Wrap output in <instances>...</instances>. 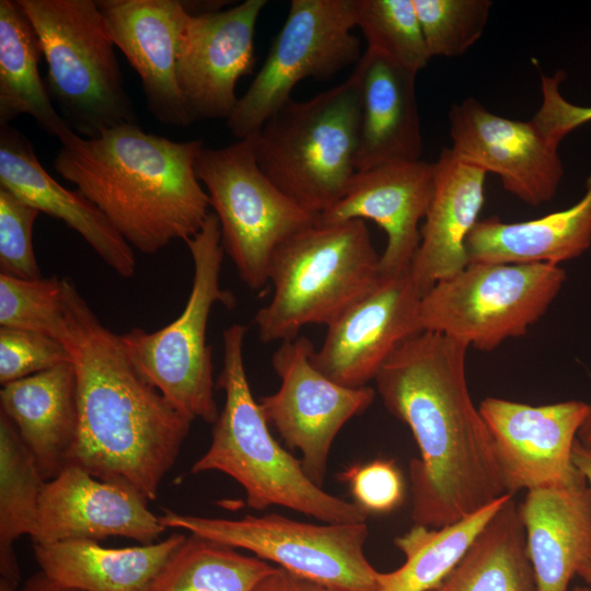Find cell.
<instances>
[{
    "label": "cell",
    "mask_w": 591,
    "mask_h": 591,
    "mask_svg": "<svg viewBox=\"0 0 591 591\" xmlns=\"http://www.w3.org/2000/svg\"><path fill=\"white\" fill-rule=\"evenodd\" d=\"M467 350L422 331L404 340L374 379L384 406L409 427L419 450L409 463L415 524L449 525L509 495L491 434L470 396Z\"/></svg>",
    "instance_id": "1"
},
{
    "label": "cell",
    "mask_w": 591,
    "mask_h": 591,
    "mask_svg": "<svg viewBox=\"0 0 591 591\" xmlns=\"http://www.w3.org/2000/svg\"><path fill=\"white\" fill-rule=\"evenodd\" d=\"M55 337L70 354L78 384V431L67 465L154 500L193 420L139 372L120 336L68 278Z\"/></svg>",
    "instance_id": "2"
},
{
    "label": "cell",
    "mask_w": 591,
    "mask_h": 591,
    "mask_svg": "<svg viewBox=\"0 0 591 591\" xmlns=\"http://www.w3.org/2000/svg\"><path fill=\"white\" fill-rule=\"evenodd\" d=\"M201 140L173 141L125 125L60 142L57 173L140 253L154 254L202 227L210 200L196 174Z\"/></svg>",
    "instance_id": "3"
},
{
    "label": "cell",
    "mask_w": 591,
    "mask_h": 591,
    "mask_svg": "<svg viewBox=\"0 0 591 591\" xmlns=\"http://www.w3.org/2000/svg\"><path fill=\"white\" fill-rule=\"evenodd\" d=\"M247 327L232 324L223 331L222 369L216 387L225 402L213 424L212 440L190 473H224L245 490L248 507L263 510L273 505L289 508L323 523L366 522L368 513L356 502L326 493L304 473L271 436L259 403L253 397L244 366Z\"/></svg>",
    "instance_id": "4"
},
{
    "label": "cell",
    "mask_w": 591,
    "mask_h": 591,
    "mask_svg": "<svg viewBox=\"0 0 591 591\" xmlns=\"http://www.w3.org/2000/svg\"><path fill=\"white\" fill-rule=\"evenodd\" d=\"M380 257L362 220L314 222L292 234L271 257L274 293L254 317L259 339L283 341L305 325L328 326L379 283Z\"/></svg>",
    "instance_id": "5"
},
{
    "label": "cell",
    "mask_w": 591,
    "mask_h": 591,
    "mask_svg": "<svg viewBox=\"0 0 591 591\" xmlns=\"http://www.w3.org/2000/svg\"><path fill=\"white\" fill-rule=\"evenodd\" d=\"M361 102L356 79L305 101L289 100L254 134L259 169L291 200L317 217L356 174Z\"/></svg>",
    "instance_id": "6"
},
{
    "label": "cell",
    "mask_w": 591,
    "mask_h": 591,
    "mask_svg": "<svg viewBox=\"0 0 591 591\" xmlns=\"http://www.w3.org/2000/svg\"><path fill=\"white\" fill-rule=\"evenodd\" d=\"M47 63L46 86L77 135L94 138L138 115L96 0H18Z\"/></svg>",
    "instance_id": "7"
},
{
    "label": "cell",
    "mask_w": 591,
    "mask_h": 591,
    "mask_svg": "<svg viewBox=\"0 0 591 591\" xmlns=\"http://www.w3.org/2000/svg\"><path fill=\"white\" fill-rule=\"evenodd\" d=\"M194 263L192 290L181 315L155 332L140 327L119 335L139 372L178 412L215 424L219 410L215 398L212 348L207 326L212 306L232 309L234 294L220 287L223 259L217 216L209 212L200 230L185 241Z\"/></svg>",
    "instance_id": "8"
},
{
    "label": "cell",
    "mask_w": 591,
    "mask_h": 591,
    "mask_svg": "<svg viewBox=\"0 0 591 591\" xmlns=\"http://www.w3.org/2000/svg\"><path fill=\"white\" fill-rule=\"evenodd\" d=\"M566 279L552 264H468L421 297L420 327L490 351L525 335Z\"/></svg>",
    "instance_id": "9"
},
{
    "label": "cell",
    "mask_w": 591,
    "mask_h": 591,
    "mask_svg": "<svg viewBox=\"0 0 591 591\" xmlns=\"http://www.w3.org/2000/svg\"><path fill=\"white\" fill-rule=\"evenodd\" d=\"M196 174L218 218L221 245L251 289L269 280L271 257L316 217L283 194L259 169L254 135L219 149L202 148Z\"/></svg>",
    "instance_id": "10"
},
{
    "label": "cell",
    "mask_w": 591,
    "mask_h": 591,
    "mask_svg": "<svg viewBox=\"0 0 591 591\" xmlns=\"http://www.w3.org/2000/svg\"><path fill=\"white\" fill-rule=\"evenodd\" d=\"M167 529L187 531L256 557L335 591H380V576L364 555L366 522L313 524L280 514L240 520L205 518L165 509Z\"/></svg>",
    "instance_id": "11"
},
{
    "label": "cell",
    "mask_w": 591,
    "mask_h": 591,
    "mask_svg": "<svg viewBox=\"0 0 591 591\" xmlns=\"http://www.w3.org/2000/svg\"><path fill=\"white\" fill-rule=\"evenodd\" d=\"M356 26V0H292L262 69L227 120L231 134L237 140L256 134L301 80L329 79L357 63Z\"/></svg>",
    "instance_id": "12"
},
{
    "label": "cell",
    "mask_w": 591,
    "mask_h": 591,
    "mask_svg": "<svg viewBox=\"0 0 591 591\" xmlns=\"http://www.w3.org/2000/svg\"><path fill=\"white\" fill-rule=\"evenodd\" d=\"M314 350L305 336L281 341L271 358L280 387L258 403L288 447L302 453L308 477L322 487L334 439L372 404L375 392L369 385L347 387L324 375L311 362Z\"/></svg>",
    "instance_id": "13"
},
{
    "label": "cell",
    "mask_w": 591,
    "mask_h": 591,
    "mask_svg": "<svg viewBox=\"0 0 591 591\" xmlns=\"http://www.w3.org/2000/svg\"><path fill=\"white\" fill-rule=\"evenodd\" d=\"M588 405L571 399L533 406L499 397L480 403L478 409L491 434L507 494L584 479L571 453Z\"/></svg>",
    "instance_id": "14"
},
{
    "label": "cell",
    "mask_w": 591,
    "mask_h": 591,
    "mask_svg": "<svg viewBox=\"0 0 591 591\" xmlns=\"http://www.w3.org/2000/svg\"><path fill=\"white\" fill-rule=\"evenodd\" d=\"M266 3L245 0L228 10L188 14L176 76L192 124L232 115L239 101L236 83L255 63V26Z\"/></svg>",
    "instance_id": "15"
},
{
    "label": "cell",
    "mask_w": 591,
    "mask_h": 591,
    "mask_svg": "<svg viewBox=\"0 0 591 591\" xmlns=\"http://www.w3.org/2000/svg\"><path fill=\"white\" fill-rule=\"evenodd\" d=\"M451 150L461 160L499 176L503 188L536 207L551 201L564 176L559 144L528 121L494 114L468 97L449 112Z\"/></svg>",
    "instance_id": "16"
},
{
    "label": "cell",
    "mask_w": 591,
    "mask_h": 591,
    "mask_svg": "<svg viewBox=\"0 0 591 591\" xmlns=\"http://www.w3.org/2000/svg\"><path fill=\"white\" fill-rule=\"evenodd\" d=\"M421 297L409 273L382 276L373 290L327 326L312 364L340 385L368 386L394 350L422 332Z\"/></svg>",
    "instance_id": "17"
},
{
    "label": "cell",
    "mask_w": 591,
    "mask_h": 591,
    "mask_svg": "<svg viewBox=\"0 0 591 591\" xmlns=\"http://www.w3.org/2000/svg\"><path fill=\"white\" fill-rule=\"evenodd\" d=\"M148 502L127 485L102 480L79 466L67 465L45 483L31 538L39 544L121 536L151 544L166 529Z\"/></svg>",
    "instance_id": "18"
},
{
    "label": "cell",
    "mask_w": 591,
    "mask_h": 591,
    "mask_svg": "<svg viewBox=\"0 0 591 591\" xmlns=\"http://www.w3.org/2000/svg\"><path fill=\"white\" fill-rule=\"evenodd\" d=\"M433 183V163H386L356 172L343 196L316 217L317 223L371 220L387 236L380 257L381 275L409 273L420 243L424 220Z\"/></svg>",
    "instance_id": "19"
},
{
    "label": "cell",
    "mask_w": 591,
    "mask_h": 591,
    "mask_svg": "<svg viewBox=\"0 0 591 591\" xmlns=\"http://www.w3.org/2000/svg\"><path fill=\"white\" fill-rule=\"evenodd\" d=\"M108 34L140 77L150 114L160 123L192 125L176 76L188 16L179 0H96Z\"/></svg>",
    "instance_id": "20"
},
{
    "label": "cell",
    "mask_w": 591,
    "mask_h": 591,
    "mask_svg": "<svg viewBox=\"0 0 591 591\" xmlns=\"http://www.w3.org/2000/svg\"><path fill=\"white\" fill-rule=\"evenodd\" d=\"M0 186L78 232L123 278L135 275L132 246L79 189L60 185L38 161L33 144L18 129L0 125Z\"/></svg>",
    "instance_id": "21"
},
{
    "label": "cell",
    "mask_w": 591,
    "mask_h": 591,
    "mask_svg": "<svg viewBox=\"0 0 591 591\" xmlns=\"http://www.w3.org/2000/svg\"><path fill=\"white\" fill-rule=\"evenodd\" d=\"M486 175L450 148L433 162L432 192L409 269L421 296L468 265L466 241L484 205Z\"/></svg>",
    "instance_id": "22"
},
{
    "label": "cell",
    "mask_w": 591,
    "mask_h": 591,
    "mask_svg": "<svg viewBox=\"0 0 591 591\" xmlns=\"http://www.w3.org/2000/svg\"><path fill=\"white\" fill-rule=\"evenodd\" d=\"M535 591H569L591 578V489L586 479L526 493L518 506Z\"/></svg>",
    "instance_id": "23"
},
{
    "label": "cell",
    "mask_w": 591,
    "mask_h": 591,
    "mask_svg": "<svg viewBox=\"0 0 591 591\" xmlns=\"http://www.w3.org/2000/svg\"><path fill=\"white\" fill-rule=\"evenodd\" d=\"M351 76L361 102L356 171L395 162H414L422 153L415 81L408 70L367 48Z\"/></svg>",
    "instance_id": "24"
},
{
    "label": "cell",
    "mask_w": 591,
    "mask_h": 591,
    "mask_svg": "<svg viewBox=\"0 0 591 591\" xmlns=\"http://www.w3.org/2000/svg\"><path fill=\"white\" fill-rule=\"evenodd\" d=\"M2 412L46 482L67 465L78 431V384L71 361L2 385Z\"/></svg>",
    "instance_id": "25"
},
{
    "label": "cell",
    "mask_w": 591,
    "mask_h": 591,
    "mask_svg": "<svg viewBox=\"0 0 591 591\" xmlns=\"http://www.w3.org/2000/svg\"><path fill=\"white\" fill-rule=\"evenodd\" d=\"M591 246V174L575 205L537 219L478 220L466 241L468 264H559Z\"/></svg>",
    "instance_id": "26"
},
{
    "label": "cell",
    "mask_w": 591,
    "mask_h": 591,
    "mask_svg": "<svg viewBox=\"0 0 591 591\" xmlns=\"http://www.w3.org/2000/svg\"><path fill=\"white\" fill-rule=\"evenodd\" d=\"M185 534L139 546L108 548L91 540L33 544L35 559L51 581L79 591H143Z\"/></svg>",
    "instance_id": "27"
},
{
    "label": "cell",
    "mask_w": 591,
    "mask_h": 591,
    "mask_svg": "<svg viewBox=\"0 0 591 591\" xmlns=\"http://www.w3.org/2000/svg\"><path fill=\"white\" fill-rule=\"evenodd\" d=\"M42 46L18 0H0V125L30 115L59 142L73 130L57 111L39 73Z\"/></svg>",
    "instance_id": "28"
},
{
    "label": "cell",
    "mask_w": 591,
    "mask_h": 591,
    "mask_svg": "<svg viewBox=\"0 0 591 591\" xmlns=\"http://www.w3.org/2000/svg\"><path fill=\"white\" fill-rule=\"evenodd\" d=\"M433 591H535L525 529L513 497L498 509Z\"/></svg>",
    "instance_id": "29"
},
{
    "label": "cell",
    "mask_w": 591,
    "mask_h": 591,
    "mask_svg": "<svg viewBox=\"0 0 591 591\" xmlns=\"http://www.w3.org/2000/svg\"><path fill=\"white\" fill-rule=\"evenodd\" d=\"M505 495L489 506L441 528L415 524L394 544L405 563L391 572H381L380 591H433L454 570L476 536L510 499Z\"/></svg>",
    "instance_id": "30"
},
{
    "label": "cell",
    "mask_w": 591,
    "mask_h": 591,
    "mask_svg": "<svg viewBox=\"0 0 591 591\" xmlns=\"http://www.w3.org/2000/svg\"><path fill=\"white\" fill-rule=\"evenodd\" d=\"M275 568L258 557L190 533L143 591H253Z\"/></svg>",
    "instance_id": "31"
},
{
    "label": "cell",
    "mask_w": 591,
    "mask_h": 591,
    "mask_svg": "<svg viewBox=\"0 0 591 591\" xmlns=\"http://www.w3.org/2000/svg\"><path fill=\"white\" fill-rule=\"evenodd\" d=\"M45 483L15 426L0 412V579L18 587L21 575L13 545L34 532Z\"/></svg>",
    "instance_id": "32"
},
{
    "label": "cell",
    "mask_w": 591,
    "mask_h": 591,
    "mask_svg": "<svg viewBox=\"0 0 591 591\" xmlns=\"http://www.w3.org/2000/svg\"><path fill=\"white\" fill-rule=\"evenodd\" d=\"M356 23L368 49L408 70L431 59L413 0H356Z\"/></svg>",
    "instance_id": "33"
},
{
    "label": "cell",
    "mask_w": 591,
    "mask_h": 591,
    "mask_svg": "<svg viewBox=\"0 0 591 591\" xmlns=\"http://www.w3.org/2000/svg\"><path fill=\"white\" fill-rule=\"evenodd\" d=\"M430 58L459 57L483 35L489 0H413Z\"/></svg>",
    "instance_id": "34"
},
{
    "label": "cell",
    "mask_w": 591,
    "mask_h": 591,
    "mask_svg": "<svg viewBox=\"0 0 591 591\" xmlns=\"http://www.w3.org/2000/svg\"><path fill=\"white\" fill-rule=\"evenodd\" d=\"M62 297L63 278L21 279L0 274V325L55 337Z\"/></svg>",
    "instance_id": "35"
},
{
    "label": "cell",
    "mask_w": 591,
    "mask_h": 591,
    "mask_svg": "<svg viewBox=\"0 0 591 591\" xmlns=\"http://www.w3.org/2000/svg\"><path fill=\"white\" fill-rule=\"evenodd\" d=\"M39 211L0 186V270L21 278L42 277L33 247V227Z\"/></svg>",
    "instance_id": "36"
},
{
    "label": "cell",
    "mask_w": 591,
    "mask_h": 591,
    "mask_svg": "<svg viewBox=\"0 0 591 591\" xmlns=\"http://www.w3.org/2000/svg\"><path fill=\"white\" fill-rule=\"evenodd\" d=\"M71 361L63 343L50 335L0 327V383L33 375Z\"/></svg>",
    "instance_id": "37"
},
{
    "label": "cell",
    "mask_w": 591,
    "mask_h": 591,
    "mask_svg": "<svg viewBox=\"0 0 591 591\" xmlns=\"http://www.w3.org/2000/svg\"><path fill=\"white\" fill-rule=\"evenodd\" d=\"M339 478L348 483L356 503L367 513H387L403 502L404 480L393 461L352 465Z\"/></svg>",
    "instance_id": "38"
},
{
    "label": "cell",
    "mask_w": 591,
    "mask_h": 591,
    "mask_svg": "<svg viewBox=\"0 0 591 591\" xmlns=\"http://www.w3.org/2000/svg\"><path fill=\"white\" fill-rule=\"evenodd\" d=\"M565 79L561 70L553 76L541 73L542 102L531 118L538 130L557 144L569 132L591 121V106L576 105L563 96L560 84Z\"/></svg>",
    "instance_id": "39"
},
{
    "label": "cell",
    "mask_w": 591,
    "mask_h": 591,
    "mask_svg": "<svg viewBox=\"0 0 591 591\" xmlns=\"http://www.w3.org/2000/svg\"><path fill=\"white\" fill-rule=\"evenodd\" d=\"M253 591H335L276 567Z\"/></svg>",
    "instance_id": "40"
},
{
    "label": "cell",
    "mask_w": 591,
    "mask_h": 591,
    "mask_svg": "<svg viewBox=\"0 0 591 591\" xmlns=\"http://www.w3.org/2000/svg\"><path fill=\"white\" fill-rule=\"evenodd\" d=\"M571 457L573 465L582 474L591 489V447L584 445L576 439L572 445Z\"/></svg>",
    "instance_id": "41"
},
{
    "label": "cell",
    "mask_w": 591,
    "mask_h": 591,
    "mask_svg": "<svg viewBox=\"0 0 591 591\" xmlns=\"http://www.w3.org/2000/svg\"><path fill=\"white\" fill-rule=\"evenodd\" d=\"M19 591H79L62 587L49 578H47L42 571H38L27 578Z\"/></svg>",
    "instance_id": "42"
},
{
    "label": "cell",
    "mask_w": 591,
    "mask_h": 591,
    "mask_svg": "<svg viewBox=\"0 0 591 591\" xmlns=\"http://www.w3.org/2000/svg\"><path fill=\"white\" fill-rule=\"evenodd\" d=\"M577 439L582 444L591 447V404L588 405V412L578 430Z\"/></svg>",
    "instance_id": "43"
},
{
    "label": "cell",
    "mask_w": 591,
    "mask_h": 591,
    "mask_svg": "<svg viewBox=\"0 0 591 591\" xmlns=\"http://www.w3.org/2000/svg\"><path fill=\"white\" fill-rule=\"evenodd\" d=\"M570 591H591V588L588 587H575Z\"/></svg>",
    "instance_id": "44"
},
{
    "label": "cell",
    "mask_w": 591,
    "mask_h": 591,
    "mask_svg": "<svg viewBox=\"0 0 591 591\" xmlns=\"http://www.w3.org/2000/svg\"><path fill=\"white\" fill-rule=\"evenodd\" d=\"M588 586L591 588V579L588 581Z\"/></svg>",
    "instance_id": "45"
}]
</instances>
